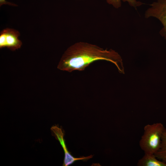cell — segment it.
Returning a JSON list of instances; mask_svg holds the SVG:
<instances>
[{"instance_id": "1", "label": "cell", "mask_w": 166, "mask_h": 166, "mask_svg": "<svg viewBox=\"0 0 166 166\" xmlns=\"http://www.w3.org/2000/svg\"><path fill=\"white\" fill-rule=\"evenodd\" d=\"M98 60L112 62L120 73H124L122 59L117 52L83 42H76L67 49L61 58L57 68L69 72L82 71L91 63Z\"/></svg>"}, {"instance_id": "2", "label": "cell", "mask_w": 166, "mask_h": 166, "mask_svg": "<svg viewBox=\"0 0 166 166\" xmlns=\"http://www.w3.org/2000/svg\"><path fill=\"white\" fill-rule=\"evenodd\" d=\"M161 123L147 124L144 128V133L139 145L144 153L154 154L160 149L162 134L165 128Z\"/></svg>"}, {"instance_id": "3", "label": "cell", "mask_w": 166, "mask_h": 166, "mask_svg": "<svg viewBox=\"0 0 166 166\" xmlns=\"http://www.w3.org/2000/svg\"><path fill=\"white\" fill-rule=\"evenodd\" d=\"M150 5L145 12V17L155 18L161 22L163 27L160 34L166 39V0H157Z\"/></svg>"}, {"instance_id": "4", "label": "cell", "mask_w": 166, "mask_h": 166, "mask_svg": "<svg viewBox=\"0 0 166 166\" xmlns=\"http://www.w3.org/2000/svg\"><path fill=\"white\" fill-rule=\"evenodd\" d=\"M20 33L13 29L6 28L2 30L0 35V48L6 47L14 51L20 48L22 42L18 39Z\"/></svg>"}, {"instance_id": "5", "label": "cell", "mask_w": 166, "mask_h": 166, "mask_svg": "<svg viewBox=\"0 0 166 166\" xmlns=\"http://www.w3.org/2000/svg\"><path fill=\"white\" fill-rule=\"evenodd\" d=\"M138 166H166V163L158 159L154 154L144 153L137 163Z\"/></svg>"}, {"instance_id": "6", "label": "cell", "mask_w": 166, "mask_h": 166, "mask_svg": "<svg viewBox=\"0 0 166 166\" xmlns=\"http://www.w3.org/2000/svg\"><path fill=\"white\" fill-rule=\"evenodd\" d=\"M154 155L158 160L166 163V127L162 134L160 148Z\"/></svg>"}, {"instance_id": "7", "label": "cell", "mask_w": 166, "mask_h": 166, "mask_svg": "<svg viewBox=\"0 0 166 166\" xmlns=\"http://www.w3.org/2000/svg\"><path fill=\"white\" fill-rule=\"evenodd\" d=\"M53 136L58 140L63 148L64 153L69 152L66 147L65 140L64 139V134L61 128L57 126H53L51 128Z\"/></svg>"}, {"instance_id": "8", "label": "cell", "mask_w": 166, "mask_h": 166, "mask_svg": "<svg viewBox=\"0 0 166 166\" xmlns=\"http://www.w3.org/2000/svg\"><path fill=\"white\" fill-rule=\"evenodd\" d=\"M107 2L112 5L116 8H118L121 6V1L127 2L129 5L134 8H136L143 4V3L136 0H106Z\"/></svg>"}, {"instance_id": "9", "label": "cell", "mask_w": 166, "mask_h": 166, "mask_svg": "<svg viewBox=\"0 0 166 166\" xmlns=\"http://www.w3.org/2000/svg\"><path fill=\"white\" fill-rule=\"evenodd\" d=\"M93 156L86 157H82L80 158H76L73 157L69 152L65 153V156L63 166H68L73 164L75 162L79 160H87L92 158Z\"/></svg>"}, {"instance_id": "10", "label": "cell", "mask_w": 166, "mask_h": 166, "mask_svg": "<svg viewBox=\"0 0 166 166\" xmlns=\"http://www.w3.org/2000/svg\"><path fill=\"white\" fill-rule=\"evenodd\" d=\"M4 4L8 5L13 6H17L16 4L6 1V0H0V6H1Z\"/></svg>"}]
</instances>
